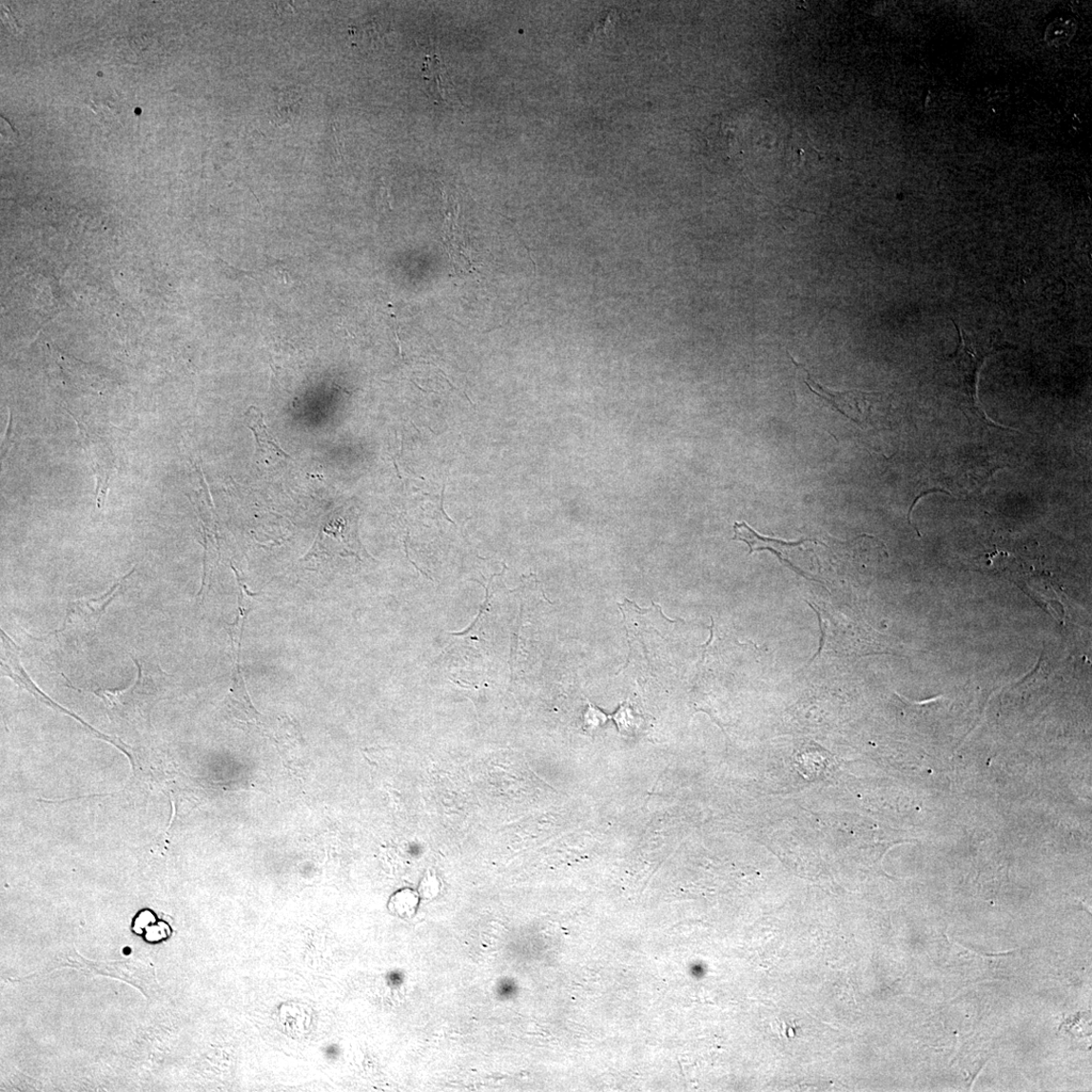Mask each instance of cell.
<instances>
[{
  "label": "cell",
  "instance_id": "obj_1",
  "mask_svg": "<svg viewBox=\"0 0 1092 1092\" xmlns=\"http://www.w3.org/2000/svg\"><path fill=\"white\" fill-rule=\"evenodd\" d=\"M347 512H334L330 514L329 517L320 528L318 536L310 553L304 556V560H313L316 558L327 556L328 559L334 556H346L355 555V542L358 540L357 533L355 532L356 524L349 517H346Z\"/></svg>",
  "mask_w": 1092,
  "mask_h": 1092
},
{
  "label": "cell",
  "instance_id": "obj_2",
  "mask_svg": "<svg viewBox=\"0 0 1092 1092\" xmlns=\"http://www.w3.org/2000/svg\"><path fill=\"white\" fill-rule=\"evenodd\" d=\"M133 570L130 574L123 576L112 588L99 598L84 599L71 602L68 605L66 622L67 625L73 621L75 618L86 623L90 629L99 623L106 608L114 600L122 590V584L127 579L128 576L134 573Z\"/></svg>",
  "mask_w": 1092,
  "mask_h": 1092
},
{
  "label": "cell",
  "instance_id": "obj_3",
  "mask_svg": "<svg viewBox=\"0 0 1092 1092\" xmlns=\"http://www.w3.org/2000/svg\"><path fill=\"white\" fill-rule=\"evenodd\" d=\"M733 529H734V536L732 539L733 540H741V541L746 542L750 548V553H749L750 555L752 554L753 552H760V551L772 552L782 561H784V563L789 564L790 567L793 571H796L800 575L808 577L805 574H803L801 571H799L798 569H796L794 567V565L791 563L789 556H787V553H786V551L789 552L790 549L796 548V546H801L802 544H805V542L807 540H800L797 542H787V541H783V540H779V539L765 537V536H760L758 533L754 532V530H752L746 522H742V523L735 522ZM808 579H809V577H808Z\"/></svg>",
  "mask_w": 1092,
  "mask_h": 1092
},
{
  "label": "cell",
  "instance_id": "obj_5",
  "mask_svg": "<svg viewBox=\"0 0 1092 1092\" xmlns=\"http://www.w3.org/2000/svg\"><path fill=\"white\" fill-rule=\"evenodd\" d=\"M302 96L297 89L286 88L280 92L273 122L279 126L291 125L301 116Z\"/></svg>",
  "mask_w": 1092,
  "mask_h": 1092
},
{
  "label": "cell",
  "instance_id": "obj_4",
  "mask_svg": "<svg viewBox=\"0 0 1092 1092\" xmlns=\"http://www.w3.org/2000/svg\"><path fill=\"white\" fill-rule=\"evenodd\" d=\"M247 426L253 432L257 456L266 463H276L283 459H290L279 442L270 436L264 422L263 412L259 408L250 407L246 413Z\"/></svg>",
  "mask_w": 1092,
  "mask_h": 1092
}]
</instances>
